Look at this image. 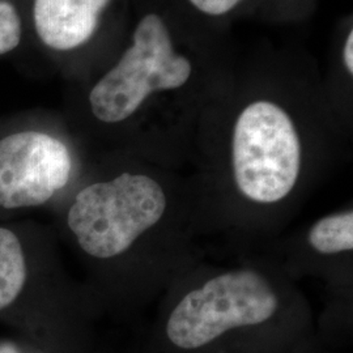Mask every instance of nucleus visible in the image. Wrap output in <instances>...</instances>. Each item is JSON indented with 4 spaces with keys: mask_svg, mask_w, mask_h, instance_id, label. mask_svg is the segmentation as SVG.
I'll list each match as a JSON object with an SVG mask.
<instances>
[{
    "mask_svg": "<svg viewBox=\"0 0 353 353\" xmlns=\"http://www.w3.org/2000/svg\"><path fill=\"white\" fill-rule=\"evenodd\" d=\"M241 0H190L199 11L211 16H221L232 11Z\"/></svg>",
    "mask_w": 353,
    "mask_h": 353,
    "instance_id": "nucleus-9",
    "label": "nucleus"
},
{
    "mask_svg": "<svg viewBox=\"0 0 353 353\" xmlns=\"http://www.w3.org/2000/svg\"><path fill=\"white\" fill-rule=\"evenodd\" d=\"M0 353H21L19 348L12 343H1L0 344Z\"/></svg>",
    "mask_w": 353,
    "mask_h": 353,
    "instance_id": "nucleus-11",
    "label": "nucleus"
},
{
    "mask_svg": "<svg viewBox=\"0 0 353 353\" xmlns=\"http://www.w3.org/2000/svg\"><path fill=\"white\" fill-rule=\"evenodd\" d=\"M290 252L278 261L294 278V272L323 274L331 281L348 284L353 256V210L345 207L316 219L290 242Z\"/></svg>",
    "mask_w": 353,
    "mask_h": 353,
    "instance_id": "nucleus-5",
    "label": "nucleus"
},
{
    "mask_svg": "<svg viewBox=\"0 0 353 353\" xmlns=\"http://www.w3.org/2000/svg\"><path fill=\"white\" fill-rule=\"evenodd\" d=\"M144 353H325L312 307L276 259L190 265L160 297Z\"/></svg>",
    "mask_w": 353,
    "mask_h": 353,
    "instance_id": "nucleus-1",
    "label": "nucleus"
},
{
    "mask_svg": "<svg viewBox=\"0 0 353 353\" xmlns=\"http://www.w3.org/2000/svg\"><path fill=\"white\" fill-rule=\"evenodd\" d=\"M191 71L189 59L174 50L164 20L150 13L137 26L132 46L90 90V112L105 125L125 123L156 92L183 87Z\"/></svg>",
    "mask_w": 353,
    "mask_h": 353,
    "instance_id": "nucleus-3",
    "label": "nucleus"
},
{
    "mask_svg": "<svg viewBox=\"0 0 353 353\" xmlns=\"http://www.w3.org/2000/svg\"><path fill=\"white\" fill-rule=\"evenodd\" d=\"M20 41V16L11 3L0 0V55L17 48Z\"/></svg>",
    "mask_w": 353,
    "mask_h": 353,
    "instance_id": "nucleus-8",
    "label": "nucleus"
},
{
    "mask_svg": "<svg viewBox=\"0 0 353 353\" xmlns=\"http://www.w3.org/2000/svg\"><path fill=\"white\" fill-rule=\"evenodd\" d=\"M28 278L26 252L17 234L0 227V312L23 293Z\"/></svg>",
    "mask_w": 353,
    "mask_h": 353,
    "instance_id": "nucleus-7",
    "label": "nucleus"
},
{
    "mask_svg": "<svg viewBox=\"0 0 353 353\" xmlns=\"http://www.w3.org/2000/svg\"><path fill=\"white\" fill-rule=\"evenodd\" d=\"M65 225L89 261L117 267L134 305L160 299L214 234L198 181L127 169L77 190Z\"/></svg>",
    "mask_w": 353,
    "mask_h": 353,
    "instance_id": "nucleus-2",
    "label": "nucleus"
},
{
    "mask_svg": "<svg viewBox=\"0 0 353 353\" xmlns=\"http://www.w3.org/2000/svg\"><path fill=\"white\" fill-rule=\"evenodd\" d=\"M110 0H34L39 39L54 50H72L94 34Z\"/></svg>",
    "mask_w": 353,
    "mask_h": 353,
    "instance_id": "nucleus-6",
    "label": "nucleus"
},
{
    "mask_svg": "<svg viewBox=\"0 0 353 353\" xmlns=\"http://www.w3.org/2000/svg\"><path fill=\"white\" fill-rule=\"evenodd\" d=\"M343 58H344V65L348 71L350 75L353 74V32L351 30L347 41H345V45H344V52H343Z\"/></svg>",
    "mask_w": 353,
    "mask_h": 353,
    "instance_id": "nucleus-10",
    "label": "nucleus"
},
{
    "mask_svg": "<svg viewBox=\"0 0 353 353\" xmlns=\"http://www.w3.org/2000/svg\"><path fill=\"white\" fill-rule=\"evenodd\" d=\"M71 152L63 141L42 131H20L0 140V208L39 207L70 183Z\"/></svg>",
    "mask_w": 353,
    "mask_h": 353,
    "instance_id": "nucleus-4",
    "label": "nucleus"
}]
</instances>
